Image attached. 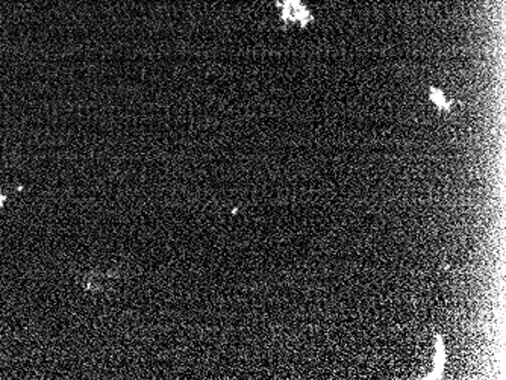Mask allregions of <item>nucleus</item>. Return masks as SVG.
<instances>
[{
	"label": "nucleus",
	"instance_id": "obj_1",
	"mask_svg": "<svg viewBox=\"0 0 506 380\" xmlns=\"http://www.w3.org/2000/svg\"><path fill=\"white\" fill-rule=\"evenodd\" d=\"M446 364V348L443 338L438 335L435 338V354H433V371L429 374V379H441L443 368Z\"/></svg>",
	"mask_w": 506,
	"mask_h": 380
},
{
	"label": "nucleus",
	"instance_id": "obj_2",
	"mask_svg": "<svg viewBox=\"0 0 506 380\" xmlns=\"http://www.w3.org/2000/svg\"><path fill=\"white\" fill-rule=\"evenodd\" d=\"M429 97H430V100L436 105L438 109L446 111V112H450V109H452L450 102L446 99V96H444V92H443L441 89L432 86V88H430V92H429Z\"/></svg>",
	"mask_w": 506,
	"mask_h": 380
}]
</instances>
